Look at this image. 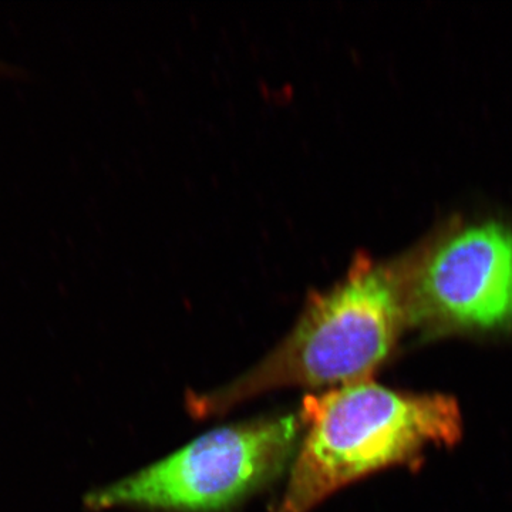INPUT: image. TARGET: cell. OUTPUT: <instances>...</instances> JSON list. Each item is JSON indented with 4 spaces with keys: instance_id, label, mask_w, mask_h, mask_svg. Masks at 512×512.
<instances>
[{
    "instance_id": "4",
    "label": "cell",
    "mask_w": 512,
    "mask_h": 512,
    "mask_svg": "<svg viewBox=\"0 0 512 512\" xmlns=\"http://www.w3.org/2000/svg\"><path fill=\"white\" fill-rule=\"evenodd\" d=\"M305 431L301 413L215 429L153 466L90 491V511L224 510L279 476Z\"/></svg>"
},
{
    "instance_id": "2",
    "label": "cell",
    "mask_w": 512,
    "mask_h": 512,
    "mask_svg": "<svg viewBox=\"0 0 512 512\" xmlns=\"http://www.w3.org/2000/svg\"><path fill=\"white\" fill-rule=\"evenodd\" d=\"M305 431L275 512H311L326 497L384 468L414 466L454 446L463 417L453 397L396 392L370 380L306 396Z\"/></svg>"
},
{
    "instance_id": "3",
    "label": "cell",
    "mask_w": 512,
    "mask_h": 512,
    "mask_svg": "<svg viewBox=\"0 0 512 512\" xmlns=\"http://www.w3.org/2000/svg\"><path fill=\"white\" fill-rule=\"evenodd\" d=\"M392 264L407 329L427 336L512 335V217L448 218Z\"/></svg>"
},
{
    "instance_id": "1",
    "label": "cell",
    "mask_w": 512,
    "mask_h": 512,
    "mask_svg": "<svg viewBox=\"0 0 512 512\" xmlns=\"http://www.w3.org/2000/svg\"><path fill=\"white\" fill-rule=\"evenodd\" d=\"M406 329L392 261L357 254L338 282L309 296L291 332L258 365L218 389L188 394L185 406L205 419L272 390L370 380Z\"/></svg>"
}]
</instances>
